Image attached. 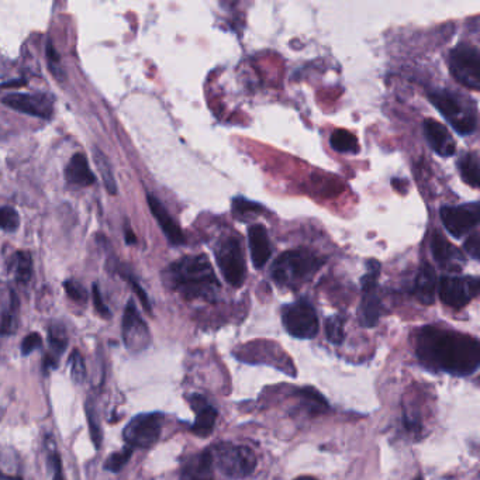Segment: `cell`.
<instances>
[{"label":"cell","instance_id":"6da1fadb","mask_svg":"<svg viewBox=\"0 0 480 480\" xmlns=\"http://www.w3.org/2000/svg\"><path fill=\"white\" fill-rule=\"evenodd\" d=\"M416 355L433 372L469 376L479 368V341L468 334L427 326L416 337Z\"/></svg>","mask_w":480,"mask_h":480},{"label":"cell","instance_id":"7a4b0ae2","mask_svg":"<svg viewBox=\"0 0 480 480\" xmlns=\"http://www.w3.org/2000/svg\"><path fill=\"white\" fill-rule=\"evenodd\" d=\"M168 282L187 300H213L220 292L219 279L206 255H190L172 264Z\"/></svg>","mask_w":480,"mask_h":480},{"label":"cell","instance_id":"3957f363","mask_svg":"<svg viewBox=\"0 0 480 480\" xmlns=\"http://www.w3.org/2000/svg\"><path fill=\"white\" fill-rule=\"evenodd\" d=\"M323 261L309 250L283 252L272 266V278L279 286L295 288L314 276Z\"/></svg>","mask_w":480,"mask_h":480},{"label":"cell","instance_id":"277c9868","mask_svg":"<svg viewBox=\"0 0 480 480\" xmlns=\"http://www.w3.org/2000/svg\"><path fill=\"white\" fill-rule=\"evenodd\" d=\"M430 100L460 134L469 135L476 130L478 118L472 100L450 90H436L430 94Z\"/></svg>","mask_w":480,"mask_h":480},{"label":"cell","instance_id":"5b68a950","mask_svg":"<svg viewBox=\"0 0 480 480\" xmlns=\"http://www.w3.org/2000/svg\"><path fill=\"white\" fill-rule=\"evenodd\" d=\"M213 465L233 479L250 476L258 464L255 453L250 447L234 444H217L210 450Z\"/></svg>","mask_w":480,"mask_h":480},{"label":"cell","instance_id":"8992f818","mask_svg":"<svg viewBox=\"0 0 480 480\" xmlns=\"http://www.w3.org/2000/svg\"><path fill=\"white\" fill-rule=\"evenodd\" d=\"M282 323L288 334L300 340H312L319 334V319L310 302L300 299L282 309Z\"/></svg>","mask_w":480,"mask_h":480},{"label":"cell","instance_id":"52a82bcc","mask_svg":"<svg viewBox=\"0 0 480 480\" xmlns=\"http://www.w3.org/2000/svg\"><path fill=\"white\" fill-rule=\"evenodd\" d=\"M450 70L453 76L467 89L478 92L480 89V55L478 48L461 44L450 54Z\"/></svg>","mask_w":480,"mask_h":480},{"label":"cell","instance_id":"ba28073f","mask_svg":"<svg viewBox=\"0 0 480 480\" xmlns=\"http://www.w3.org/2000/svg\"><path fill=\"white\" fill-rule=\"evenodd\" d=\"M216 259L226 282L233 288H240L247 278V265L240 241L228 237L220 241L216 248Z\"/></svg>","mask_w":480,"mask_h":480},{"label":"cell","instance_id":"9c48e42d","mask_svg":"<svg viewBox=\"0 0 480 480\" xmlns=\"http://www.w3.org/2000/svg\"><path fill=\"white\" fill-rule=\"evenodd\" d=\"M438 292L445 306L460 310L478 296L479 279L476 276H443Z\"/></svg>","mask_w":480,"mask_h":480},{"label":"cell","instance_id":"30bf717a","mask_svg":"<svg viewBox=\"0 0 480 480\" xmlns=\"http://www.w3.org/2000/svg\"><path fill=\"white\" fill-rule=\"evenodd\" d=\"M161 420L159 413H147L135 416L123 430V438L131 448H151L161 437Z\"/></svg>","mask_w":480,"mask_h":480},{"label":"cell","instance_id":"8fae6325","mask_svg":"<svg viewBox=\"0 0 480 480\" xmlns=\"http://www.w3.org/2000/svg\"><path fill=\"white\" fill-rule=\"evenodd\" d=\"M479 214L478 202L462 206H445L440 211L444 227L453 237L458 240L476 228L479 223Z\"/></svg>","mask_w":480,"mask_h":480},{"label":"cell","instance_id":"7c38bea8","mask_svg":"<svg viewBox=\"0 0 480 480\" xmlns=\"http://www.w3.org/2000/svg\"><path fill=\"white\" fill-rule=\"evenodd\" d=\"M367 275L362 278L364 300H362V323L365 327H374L381 319L382 304L378 296V278L381 275V265L376 262L367 264Z\"/></svg>","mask_w":480,"mask_h":480},{"label":"cell","instance_id":"4fadbf2b","mask_svg":"<svg viewBox=\"0 0 480 480\" xmlns=\"http://www.w3.org/2000/svg\"><path fill=\"white\" fill-rule=\"evenodd\" d=\"M123 341L128 351L141 352L149 345V331L133 300L128 302L123 316Z\"/></svg>","mask_w":480,"mask_h":480},{"label":"cell","instance_id":"5bb4252c","mask_svg":"<svg viewBox=\"0 0 480 480\" xmlns=\"http://www.w3.org/2000/svg\"><path fill=\"white\" fill-rule=\"evenodd\" d=\"M1 103L13 110L42 120L51 118L54 113V103L44 93H10L1 99Z\"/></svg>","mask_w":480,"mask_h":480},{"label":"cell","instance_id":"9a60e30c","mask_svg":"<svg viewBox=\"0 0 480 480\" xmlns=\"http://www.w3.org/2000/svg\"><path fill=\"white\" fill-rule=\"evenodd\" d=\"M189 403L196 413L195 423L192 426V433L200 438H207L216 426L219 413L217 410L200 395L189 396Z\"/></svg>","mask_w":480,"mask_h":480},{"label":"cell","instance_id":"2e32d148","mask_svg":"<svg viewBox=\"0 0 480 480\" xmlns=\"http://www.w3.org/2000/svg\"><path fill=\"white\" fill-rule=\"evenodd\" d=\"M424 134L427 138V142L430 144V147L433 148L434 152H437L438 155L448 158L453 156L457 151L455 147V141L453 138V135L450 134V131L447 130V127L444 124H441L440 121L436 120H426L424 121Z\"/></svg>","mask_w":480,"mask_h":480},{"label":"cell","instance_id":"e0dca14e","mask_svg":"<svg viewBox=\"0 0 480 480\" xmlns=\"http://www.w3.org/2000/svg\"><path fill=\"white\" fill-rule=\"evenodd\" d=\"M147 202H148V206L151 209L152 216L158 221L161 230L164 231V234L166 235L169 242L173 244V245L185 244V237H183L182 230L179 228L178 223L172 219V216L168 213V210L164 207V204L156 197H154L151 195L147 196Z\"/></svg>","mask_w":480,"mask_h":480},{"label":"cell","instance_id":"ac0fdd59","mask_svg":"<svg viewBox=\"0 0 480 480\" xmlns=\"http://www.w3.org/2000/svg\"><path fill=\"white\" fill-rule=\"evenodd\" d=\"M180 480H214V465L210 450L186 460L182 467Z\"/></svg>","mask_w":480,"mask_h":480},{"label":"cell","instance_id":"d6986e66","mask_svg":"<svg viewBox=\"0 0 480 480\" xmlns=\"http://www.w3.org/2000/svg\"><path fill=\"white\" fill-rule=\"evenodd\" d=\"M437 290H438L437 272L430 264L424 262L416 278L414 295L420 303L426 306H431L436 302Z\"/></svg>","mask_w":480,"mask_h":480},{"label":"cell","instance_id":"ffe728a7","mask_svg":"<svg viewBox=\"0 0 480 480\" xmlns=\"http://www.w3.org/2000/svg\"><path fill=\"white\" fill-rule=\"evenodd\" d=\"M248 241H250V251L251 259L255 268H262L271 258L272 250L266 230L259 226H251L248 230Z\"/></svg>","mask_w":480,"mask_h":480},{"label":"cell","instance_id":"44dd1931","mask_svg":"<svg viewBox=\"0 0 480 480\" xmlns=\"http://www.w3.org/2000/svg\"><path fill=\"white\" fill-rule=\"evenodd\" d=\"M65 178L68 183L79 186V187H87L96 183V176L90 171V166L87 164V159L83 154H75L65 169Z\"/></svg>","mask_w":480,"mask_h":480},{"label":"cell","instance_id":"7402d4cb","mask_svg":"<svg viewBox=\"0 0 480 480\" xmlns=\"http://www.w3.org/2000/svg\"><path fill=\"white\" fill-rule=\"evenodd\" d=\"M431 251L434 258L441 264V265H453L462 258L461 252L457 251V248L448 242L438 231L434 233L433 241H431Z\"/></svg>","mask_w":480,"mask_h":480},{"label":"cell","instance_id":"603a6c76","mask_svg":"<svg viewBox=\"0 0 480 480\" xmlns=\"http://www.w3.org/2000/svg\"><path fill=\"white\" fill-rule=\"evenodd\" d=\"M8 269L14 273V278L18 283L27 285L32 276L31 255L25 251L16 252L8 262Z\"/></svg>","mask_w":480,"mask_h":480},{"label":"cell","instance_id":"cb8c5ba5","mask_svg":"<svg viewBox=\"0 0 480 480\" xmlns=\"http://www.w3.org/2000/svg\"><path fill=\"white\" fill-rule=\"evenodd\" d=\"M18 309L20 303L14 292H10L8 295V304L1 313L0 320V334L3 336H11L17 331L18 327Z\"/></svg>","mask_w":480,"mask_h":480},{"label":"cell","instance_id":"d4e9b609","mask_svg":"<svg viewBox=\"0 0 480 480\" xmlns=\"http://www.w3.org/2000/svg\"><path fill=\"white\" fill-rule=\"evenodd\" d=\"M48 341H49L51 351L47 355L59 362L61 355L65 352V350L68 347V334H66L65 327L61 323H54V324L49 326Z\"/></svg>","mask_w":480,"mask_h":480},{"label":"cell","instance_id":"484cf974","mask_svg":"<svg viewBox=\"0 0 480 480\" xmlns=\"http://www.w3.org/2000/svg\"><path fill=\"white\" fill-rule=\"evenodd\" d=\"M333 149L341 154H357L359 151L358 138L347 130H337L330 138Z\"/></svg>","mask_w":480,"mask_h":480},{"label":"cell","instance_id":"4316f807","mask_svg":"<svg viewBox=\"0 0 480 480\" xmlns=\"http://www.w3.org/2000/svg\"><path fill=\"white\" fill-rule=\"evenodd\" d=\"M93 158H94V164L99 169V173L103 178V182H104L107 192L110 195H117V183H116V179H114V175H113V168H111L110 161L97 148L93 149Z\"/></svg>","mask_w":480,"mask_h":480},{"label":"cell","instance_id":"83f0119b","mask_svg":"<svg viewBox=\"0 0 480 480\" xmlns=\"http://www.w3.org/2000/svg\"><path fill=\"white\" fill-rule=\"evenodd\" d=\"M461 176L465 183L472 187L479 186V158L476 152L467 154L460 162Z\"/></svg>","mask_w":480,"mask_h":480},{"label":"cell","instance_id":"f1b7e54d","mask_svg":"<svg viewBox=\"0 0 480 480\" xmlns=\"http://www.w3.org/2000/svg\"><path fill=\"white\" fill-rule=\"evenodd\" d=\"M86 419H87V426L90 431V438L93 441V445L96 450H100L101 441H103V434H101V427L99 424V417L96 414V409L93 403L89 400L86 403Z\"/></svg>","mask_w":480,"mask_h":480},{"label":"cell","instance_id":"f546056e","mask_svg":"<svg viewBox=\"0 0 480 480\" xmlns=\"http://www.w3.org/2000/svg\"><path fill=\"white\" fill-rule=\"evenodd\" d=\"M344 324H345V321H344V317H341V316H333L327 320L326 336H327V340L331 344H336V345L343 344V341L345 338Z\"/></svg>","mask_w":480,"mask_h":480},{"label":"cell","instance_id":"4dcf8cb0","mask_svg":"<svg viewBox=\"0 0 480 480\" xmlns=\"http://www.w3.org/2000/svg\"><path fill=\"white\" fill-rule=\"evenodd\" d=\"M133 450H134V448L127 447V448H123V450L118 451V453L111 454V455L106 460L103 468H104L106 471H109V472H113V474L120 472V471L125 467V464L130 461V458H131V455H133Z\"/></svg>","mask_w":480,"mask_h":480},{"label":"cell","instance_id":"1f68e13d","mask_svg":"<svg viewBox=\"0 0 480 480\" xmlns=\"http://www.w3.org/2000/svg\"><path fill=\"white\" fill-rule=\"evenodd\" d=\"M69 368H70V378L75 383H83L86 378V367L82 354L78 350H73L69 355Z\"/></svg>","mask_w":480,"mask_h":480},{"label":"cell","instance_id":"d6a6232c","mask_svg":"<svg viewBox=\"0 0 480 480\" xmlns=\"http://www.w3.org/2000/svg\"><path fill=\"white\" fill-rule=\"evenodd\" d=\"M20 227V216L13 207L0 209V230L6 233H14Z\"/></svg>","mask_w":480,"mask_h":480},{"label":"cell","instance_id":"836d02e7","mask_svg":"<svg viewBox=\"0 0 480 480\" xmlns=\"http://www.w3.org/2000/svg\"><path fill=\"white\" fill-rule=\"evenodd\" d=\"M297 395L300 398H303V400H306L309 405H312L313 410H324V409L328 407L326 399L319 392H316L313 388L303 389Z\"/></svg>","mask_w":480,"mask_h":480},{"label":"cell","instance_id":"e575fe53","mask_svg":"<svg viewBox=\"0 0 480 480\" xmlns=\"http://www.w3.org/2000/svg\"><path fill=\"white\" fill-rule=\"evenodd\" d=\"M63 289H65L68 297L72 299L76 303H85L86 299H87V293H86L85 288L75 281H66L63 283Z\"/></svg>","mask_w":480,"mask_h":480},{"label":"cell","instance_id":"d590c367","mask_svg":"<svg viewBox=\"0 0 480 480\" xmlns=\"http://www.w3.org/2000/svg\"><path fill=\"white\" fill-rule=\"evenodd\" d=\"M233 210L235 213V216H247L248 213H258V210H262V207L258 204V203H254V202H250L247 199H242V197H237L233 200Z\"/></svg>","mask_w":480,"mask_h":480},{"label":"cell","instance_id":"8d00e7d4","mask_svg":"<svg viewBox=\"0 0 480 480\" xmlns=\"http://www.w3.org/2000/svg\"><path fill=\"white\" fill-rule=\"evenodd\" d=\"M92 299H93V306H94V310L99 313L100 317L103 319H110L111 317V313L109 310V307L106 306L104 300H103V296L100 293V289L97 285L93 286V290H92Z\"/></svg>","mask_w":480,"mask_h":480},{"label":"cell","instance_id":"74e56055","mask_svg":"<svg viewBox=\"0 0 480 480\" xmlns=\"http://www.w3.org/2000/svg\"><path fill=\"white\" fill-rule=\"evenodd\" d=\"M42 345V338L38 333H31L28 334L23 343H21V354L25 357V355H30L32 351L41 348Z\"/></svg>","mask_w":480,"mask_h":480},{"label":"cell","instance_id":"f35d334b","mask_svg":"<svg viewBox=\"0 0 480 480\" xmlns=\"http://www.w3.org/2000/svg\"><path fill=\"white\" fill-rule=\"evenodd\" d=\"M48 465L52 468V480H65L62 471V461L59 454L52 453L48 458Z\"/></svg>","mask_w":480,"mask_h":480},{"label":"cell","instance_id":"ab89813d","mask_svg":"<svg viewBox=\"0 0 480 480\" xmlns=\"http://www.w3.org/2000/svg\"><path fill=\"white\" fill-rule=\"evenodd\" d=\"M127 279H128V282H130V285L133 286V289H134V292L137 293V297H138V300L141 302V304H142V307L148 312V313H151V303H149V300H148V296H147V293L144 292V289L140 286V283L134 279V278H131V276H127Z\"/></svg>","mask_w":480,"mask_h":480},{"label":"cell","instance_id":"60d3db41","mask_svg":"<svg viewBox=\"0 0 480 480\" xmlns=\"http://www.w3.org/2000/svg\"><path fill=\"white\" fill-rule=\"evenodd\" d=\"M465 250L474 259H476V261L479 259L480 240L478 234H474L472 237H469V240L465 242Z\"/></svg>","mask_w":480,"mask_h":480},{"label":"cell","instance_id":"b9f144b4","mask_svg":"<svg viewBox=\"0 0 480 480\" xmlns=\"http://www.w3.org/2000/svg\"><path fill=\"white\" fill-rule=\"evenodd\" d=\"M47 58H48V63H49V69L54 72V75L58 78V73L61 72L56 66L59 65V55L56 54V51L52 48L51 44H48L47 47Z\"/></svg>","mask_w":480,"mask_h":480},{"label":"cell","instance_id":"7bdbcfd3","mask_svg":"<svg viewBox=\"0 0 480 480\" xmlns=\"http://www.w3.org/2000/svg\"><path fill=\"white\" fill-rule=\"evenodd\" d=\"M125 242H127L128 245H133V244L137 242V238H135L134 233H133L128 227H125Z\"/></svg>","mask_w":480,"mask_h":480},{"label":"cell","instance_id":"ee69618b","mask_svg":"<svg viewBox=\"0 0 480 480\" xmlns=\"http://www.w3.org/2000/svg\"><path fill=\"white\" fill-rule=\"evenodd\" d=\"M0 480H21L18 476H11V475H6L3 472H0Z\"/></svg>","mask_w":480,"mask_h":480},{"label":"cell","instance_id":"f6af8a7d","mask_svg":"<svg viewBox=\"0 0 480 480\" xmlns=\"http://www.w3.org/2000/svg\"><path fill=\"white\" fill-rule=\"evenodd\" d=\"M295 480H317L316 478H310V476H300V478H297V479Z\"/></svg>","mask_w":480,"mask_h":480},{"label":"cell","instance_id":"bcb514c9","mask_svg":"<svg viewBox=\"0 0 480 480\" xmlns=\"http://www.w3.org/2000/svg\"><path fill=\"white\" fill-rule=\"evenodd\" d=\"M416 480H423V479H421V478H417V479H416Z\"/></svg>","mask_w":480,"mask_h":480}]
</instances>
